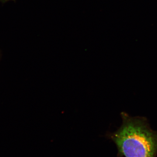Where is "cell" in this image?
I'll list each match as a JSON object with an SVG mask.
<instances>
[{
  "instance_id": "1",
  "label": "cell",
  "mask_w": 157,
  "mask_h": 157,
  "mask_svg": "<svg viewBox=\"0 0 157 157\" xmlns=\"http://www.w3.org/2000/svg\"><path fill=\"white\" fill-rule=\"evenodd\" d=\"M122 125L111 136L125 157H155L157 135L139 120L125 118Z\"/></svg>"
}]
</instances>
